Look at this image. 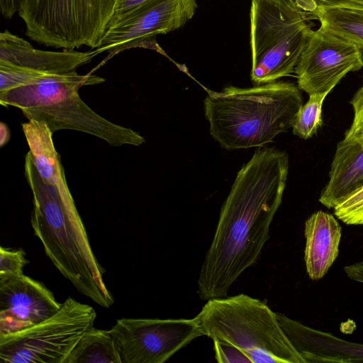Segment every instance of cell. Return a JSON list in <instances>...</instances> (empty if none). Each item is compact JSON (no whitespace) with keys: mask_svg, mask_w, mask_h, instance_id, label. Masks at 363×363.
<instances>
[{"mask_svg":"<svg viewBox=\"0 0 363 363\" xmlns=\"http://www.w3.org/2000/svg\"><path fill=\"white\" fill-rule=\"evenodd\" d=\"M289 167L284 151L262 147L238 172L199 272L201 300L226 297L239 276L258 260L282 201Z\"/></svg>","mask_w":363,"mask_h":363,"instance_id":"6da1fadb","label":"cell"},{"mask_svg":"<svg viewBox=\"0 0 363 363\" xmlns=\"http://www.w3.org/2000/svg\"><path fill=\"white\" fill-rule=\"evenodd\" d=\"M25 176L33 196L31 226L46 255L79 292L101 307H111L114 298L104 281L105 270L93 252L72 196H61L57 186L43 179L30 151Z\"/></svg>","mask_w":363,"mask_h":363,"instance_id":"7a4b0ae2","label":"cell"},{"mask_svg":"<svg viewBox=\"0 0 363 363\" xmlns=\"http://www.w3.org/2000/svg\"><path fill=\"white\" fill-rule=\"evenodd\" d=\"M302 104L298 86L274 82L208 91L203 101L211 137L228 150L262 147L291 128Z\"/></svg>","mask_w":363,"mask_h":363,"instance_id":"3957f363","label":"cell"},{"mask_svg":"<svg viewBox=\"0 0 363 363\" xmlns=\"http://www.w3.org/2000/svg\"><path fill=\"white\" fill-rule=\"evenodd\" d=\"M104 81L91 73L81 75L76 71L50 74L38 84L0 92V103L19 108L28 120L44 121L53 133L74 130L103 139L111 146L142 145L145 142L143 136L106 120L81 99V86Z\"/></svg>","mask_w":363,"mask_h":363,"instance_id":"277c9868","label":"cell"},{"mask_svg":"<svg viewBox=\"0 0 363 363\" xmlns=\"http://www.w3.org/2000/svg\"><path fill=\"white\" fill-rule=\"evenodd\" d=\"M196 318L203 335L233 344L248 357L262 352L281 363H306L281 327L277 313L259 299L244 294L211 298Z\"/></svg>","mask_w":363,"mask_h":363,"instance_id":"5b68a950","label":"cell"},{"mask_svg":"<svg viewBox=\"0 0 363 363\" xmlns=\"http://www.w3.org/2000/svg\"><path fill=\"white\" fill-rule=\"evenodd\" d=\"M308 19L294 0L251 1L250 78L255 85L295 72L313 31Z\"/></svg>","mask_w":363,"mask_h":363,"instance_id":"8992f818","label":"cell"},{"mask_svg":"<svg viewBox=\"0 0 363 363\" xmlns=\"http://www.w3.org/2000/svg\"><path fill=\"white\" fill-rule=\"evenodd\" d=\"M115 0H27L18 15L26 35L39 44L74 50L97 45L111 18Z\"/></svg>","mask_w":363,"mask_h":363,"instance_id":"52a82bcc","label":"cell"},{"mask_svg":"<svg viewBox=\"0 0 363 363\" xmlns=\"http://www.w3.org/2000/svg\"><path fill=\"white\" fill-rule=\"evenodd\" d=\"M96 318L91 306L68 297L50 318L0 337V362L65 363Z\"/></svg>","mask_w":363,"mask_h":363,"instance_id":"ba28073f","label":"cell"},{"mask_svg":"<svg viewBox=\"0 0 363 363\" xmlns=\"http://www.w3.org/2000/svg\"><path fill=\"white\" fill-rule=\"evenodd\" d=\"M197 8L196 0H150L107 28L95 49L98 54L108 51L106 60L135 48L164 53L156 36L184 26Z\"/></svg>","mask_w":363,"mask_h":363,"instance_id":"9c48e42d","label":"cell"},{"mask_svg":"<svg viewBox=\"0 0 363 363\" xmlns=\"http://www.w3.org/2000/svg\"><path fill=\"white\" fill-rule=\"evenodd\" d=\"M122 363H163L194 339L203 335L191 319L123 318L112 327Z\"/></svg>","mask_w":363,"mask_h":363,"instance_id":"30bf717a","label":"cell"},{"mask_svg":"<svg viewBox=\"0 0 363 363\" xmlns=\"http://www.w3.org/2000/svg\"><path fill=\"white\" fill-rule=\"evenodd\" d=\"M362 51L320 26L312 31L296 66L298 88L308 95L329 94L347 74L363 67Z\"/></svg>","mask_w":363,"mask_h":363,"instance_id":"8fae6325","label":"cell"},{"mask_svg":"<svg viewBox=\"0 0 363 363\" xmlns=\"http://www.w3.org/2000/svg\"><path fill=\"white\" fill-rule=\"evenodd\" d=\"M61 306L42 282L28 276L0 281V337L50 318Z\"/></svg>","mask_w":363,"mask_h":363,"instance_id":"7c38bea8","label":"cell"},{"mask_svg":"<svg viewBox=\"0 0 363 363\" xmlns=\"http://www.w3.org/2000/svg\"><path fill=\"white\" fill-rule=\"evenodd\" d=\"M97 55L96 49L87 52L69 49L60 52L40 50L7 30L0 34V63L36 72L53 74L70 73Z\"/></svg>","mask_w":363,"mask_h":363,"instance_id":"4fadbf2b","label":"cell"},{"mask_svg":"<svg viewBox=\"0 0 363 363\" xmlns=\"http://www.w3.org/2000/svg\"><path fill=\"white\" fill-rule=\"evenodd\" d=\"M283 330L306 363L363 362V344L349 342L277 313Z\"/></svg>","mask_w":363,"mask_h":363,"instance_id":"5bb4252c","label":"cell"},{"mask_svg":"<svg viewBox=\"0 0 363 363\" xmlns=\"http://www.w3.org/2000/svg\"><path fill=\"white\" fill-rule=\"evenodd\" d=\"M304 262L309 278H323L339 253L342 228L335 216L318 211L305 222Z\"/></svg>","mask_w":363,"mask_h":363,"instance_id":"9a60e30c","label":"cell"},{"mask_svg":"<svg viewBox=\"0 0 363 363\" xmlns=\"http://www.w3.org/2000/svg\"><path fill=\"white\" fill-rule=\"evenodd\" d=\"M363 185V142L343 139L337 145L329 180L319 201L333 208L350 193Z\"/></svg>","mask_w":363,"mask_h":363,"instance_id":"2e32d148","label":"cell"},{"mask_svg":"<svg viewBox=\"0 0 363 363\" xmlns=\"http://www.w3.org/2000/svg\"><path fill=\"white\" fill-rule=\"evenodd\" d=\"M33 162L43 179L57 186L62 194L69 193L63 166L55 148L52 134L42 121L29 120L22 124Z\"/></svg>","mask_w":363,"mask_h":363,"instance_id":"e0dca14e","label":"cell"},{"mask_svg":"<svg viewBox=\"0 0 363 363\" xmlns=\"http://www.w3.org/2000/svg\"><path fill=\"white\" fill-rule=\"evenodd\" d=\"M65 363H122L121 348L113 329H88Z\"/></svg>","mask_w":363,"mask_h":363,"instance_id":"ac0fdd59","label":"cell"},{"mask_svg":"<svg viewBox=\"0 0 363 363\" xmlns=\"http://www.w3.org/2000/svg\"><path fill=\"white\" fill-rule=\"evenodd\" d=\"M333 35L348 40L363 50V9L324 7L309 15Z\"/></svg>","mask_w":363,"mask_h":363,"instance_id":"d6986e66","label":"cell"},{"mask_svg":"<svg viewBox=\"0 0 363 363\" xmlns=\"http://www.w3.org/2000/svg\"><path fill=\"white\" fill-rule=\"evenodd\" d=\"M327 95H309V99L301 106L294 119L291 128L294 135L306 140L316 133L323 123L322 107Z\"/></svg>","mask_w":363,"mask_h":363,"instance_id":"ffe728a7","label":"cell"},{"mask_svg":"<svg viewBox=\"0 0 363 363\" xmlns=\"http://www.w3.org/2000/svg\"><path fill=\"white\" fill-rule=\"evenodd\" d=\"M333 209L335 216L342 223L363 226V185L350 193Z\"/></svg>","mask_w":363,"mask_h":363,"instance_id":"44dd1931","label":"cell"},{"mask_svg":"<svg viewBox=\"0 0 363 363\" xmlns=\"http://www.w3.org/2000/svg\"><path fill=\"white\" fill-rule=\"evenodd\" d=\"M29 263L22 249L0 247V281L23 274L24 267Z\"/></svg>","mask_w":363,"mask_h":363,"instance_id":"7402d4cb","label":"cell"},{"mask_svg":"<svg viewBox=\"0 0 363 363\" xmlns=\"http://www.w3.org/2000/svg\"><path fill=\"white\" fill-rule=\"evenodd\" d=\"M350 104L354 111V118L351 126L345 133L344 139L363 142V86L354 95Z\"/></svg>","mask_w":363,"mask_h":363,"instance_id":"603a6c76","label":"cell"},{"mask_svg":"<svg viewBox=\"0 0 363 363\" xmlns=\"http://www.w3.org/2000/svg\"><path fill=\"white\" fill-rule=\"evenodd\" d=\"M215 358L219 363H252L246 353L225 341L213 340Z\"/></svg>","mask_w":363,"mask_h":363,"instance_id":"cb8c5ba5","label":"cell"},{"mask_svg":"<svg viewBox=\"0 0 363 363\" xmlns=\"http://www.w3.org/2000/svg\"><path fill=\"white\" fill-rule=\"evenodd\" d=\"M308 16L318 8L342 7L363 9V0H294ZM310 17V16H309Z\"/></svg>","mask_w":363,"mask_h":363,"instance_id":"d4e9b609","label":"cell"},{"mask_svg":"<svg viewBox=\"0 0 363 363\" xmlns=\"http://www.w3.org/2000/svg\"><path fill=\"white\" fill-rule=\"evenodd\" d=\"M150 1V0H115L112 14L107 28L114 25L130 13Z\"/></svg>","mask_w":363,"mask_h":363,"instance_id":"484cf974","label":"cell"},{"mask_svg":"<svg viewBox=\"0 0 363 363\" xmlns=\"http://www.w3.org/2000/svg\"><path fill=\"white\" fill-rule=\"evenodd\" d=\"M27 0H0V10L6 18H11L18 12Z\"/></svg>","mask_w":363,"mask_h":363,"instance_id":"4316f807","label":"cell"},{"mask_svg":"<svg viewBox=\"0 0 363 363\" xmlns=\"http://www.w3.org/2000/svg\"><path fill=\"white\" fill-rule=\"evenodd\" d=\"M10 138L8 126L3 122L0 124V145L2 147L7 143Z\"/></svg>","mask_w":363,"mask_h":363,"instance_id":"83f0119b","label":"cell"}]
</instances>
